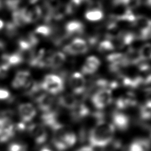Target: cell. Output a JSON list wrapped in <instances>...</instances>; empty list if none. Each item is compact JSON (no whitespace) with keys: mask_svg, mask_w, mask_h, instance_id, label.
I'll use <instances>...</instances> for the list:
<instances>
[{"mask_svg":"<svg viewBox=\"0 0 151 151\" xmlns=\"http://www.w3.org/2000/svg\"><path fill=\"white\" fill-rule=\"evenodd\" d=\"M115 127L111 123L104 120L97 122L91 129L88 140L91 147H103L108 145L113 140Z\"/></svg>","mask_w":151,"mask_h":151,"instance_id":"1","label":"cell"},{"mask_svg":"<svg viewBox=\"0 0 151 151\" xmlns=\"http://www.w3.org/2000/svg\"><path fill=\"white\" fill-rule=\"evenodd\" d=\"M52 143L57 149L60 151L65 150L73 146L77 140L76 134L67 129L63 124L54 130Z\"/></svg>","mask_w":151,"mask_h":151,"instance_id":"2","label":"cell"},{"mask_svg":"<svg viewBox=\"0 0 151 151\" xmlns=\"http://www.w3.org/2000/svg\"><path fill=\"white\" fill-rule=\"evenodd\" d=\"M40 86L43 91L47 92L49 94L55 95L62 92L64 88L63 78L61 76L54 74L46 75Z\"/></svg>","mask_w":151,"mask_h":151,"instance_id":"3","label":"cell"},{"mask_svg":"<svg viewBox=\"0 0 151 151\" xmlns=\"http://www.w3.org/2000/svg\"><path fill=\"white\" fill-rule=\"evenodd\" d=\"M112 92L109 88H100L91 97V101L96 108L103 109L112 102Z\"/></svg>","mask_w":151,"mask_h":151,"instance_id":"4","label":"cell"},{"mask_svg":"<svg viewBox=\"0 0 151 151\" xmlns=\"http://www.w3.org/2000/svg\"><path fill=\"white\" fill-rule=\"evenodd\" d=\"M88 50V45L85 40L76 37L63 47L64 53L71 55H78L86 53Z\"/></svg>","mask_w":151,"mask_h":151,"instance_id":"5","label":"cell"},{"mask_svg":"<svg viewBox=\"0 0 151 151\" xmlns=\"http://www.w3.org/2000/svg\"><path fill=\"white\" fill-rule=\"evenodd\" d=\"M68 84L74 95L78 96L83 94L86 89V81L81 73H73L68 78Z\"/></svg>","mask_w":151,"mask_h":151,"instance_id":"6","label":"cell"},{"mask_svg":"<svg viewBox=\"0 0 151 151\" xmlns=\"http://www.w3.org/2000/svg\"><path fill=\"white\" fill-rule=\"evenodd\" d=\"M28 130L37 145H42L47 141L48 133L43 124L38 123L32 124L28 127Z\"/></svg>","mask_w":151,"mask_h":151,"instance_id":"7","label":"cell"},{"mask_svg":"<svg viewBox=\"0 0 151 151\" xmlns=\"http://www.w3.org/2000/svg\"><path fill=\"white\" fill-rule=\"evenodd\" d=\"M22 12L26 24L37 21L42 15V10L40 6L34 4L29 8H22Z\"/></svg>","mask_w":151,"mask_h":151,"instance_id":"8","label":"cell"},{"mask_svg":"<svg viewBox=\"0 0 151 151\" xmlns=\"http://www.w3.org/2000/svg\"><path fill=\"white\" fill-rule=\"evenodd\" d=\"M18 113L22 122L27 123L34 119L37 114V111L31 103H24L19 106Z\"/></svg>","mask_w":151,"mask_h":151,"instance_id":"9","label":"cell"},{"mask_svg":"<svg viewBox=\"0 0 151 151\" xmlns=\"http://www.w3.org/2000/svg\"><path fill=\"white\" fill-rule=\"evenodd\" d=\"M32 81L31 74L26 70L18 71L12 82V86L15 88L26 87Z\"/></svg>","mask_w":151,"mask_h":151,"instance_id":"10","label":"cell"},{"mask_svg":"<svg viewBox=\"0 0 151 151\" xmlns=\"http://www.w3.org/2000/svg\"><path fill=\"white\" fill-rule=\"evenodd\" d=\"M38 108L43 113L52 110L55 103V100L52 95L47 93H42L35 100Z\"/></svg>","mask_w":151,"mask_h":151,"instance_id":"11","label":"cell"},{"mask_svg":"<svg viewBox=\"0 0 151 151\" xmlns=\"http://www.w3.org/2000/svg\"><path fill=\"white\" fill-rule=\"evenodd\" d=\"M101 64L100 60L98 57L94 55L88 57L81 67V74L90 75L94 74L99 68Z\"/></svg>","mask_w":151,"mask_h":151,"instance_id":"12","label":"cell"},{"mask_svg":"<svg viewBox=\"0 0 151 151\" xmlns=\"http://www.w3.org/2000/svg\"><path fill=\"white\" fill-rule=\"evenodd\" d=\"M112 121L114 127L122 131L127 130L130 124L129 117L119 111H116L113 113Z\"/></svg>","mask_w":151,"mask_h":151,"instance_id":"13","label":"cell"},{"mask_svg":"<svg viewBox=\"0 0 151 151\" xmlns=\"http://www.w3.org/2000/svg\"><path fill=\"white\" fill-rule=\"evenodd\" d=\"M65 37L82 34L84 31V25L78 20H72L66 23L64 27Z\"/></svg>","mask_w":151,"mask_h":151,"instance_id":"14","label":"cell"},{"mask_svg":"<svg viewBox=\"0 0 151 151\" xmlns=\"http://www.w3.org/2000/svg\"><path fill=\"white\" fill-rule=\"evenodd\" d=\"M116 106L118 110H124L136 105L137 100L132 93H128L124 96H121L116 101Z\"/></svg>","mask_w":151,"mask_h":151,"instance_id":"15","label":"cell"},{"mask_svg":"<svg viewBox=\"0 0 151 151\" xmlns=\"http://www.w3.org/2000/svg\"><path fill=\"white\" fill-rule=\"evenodd\" d=\"M66 61V56L63 52L55 51L50 54L48 67L58 69L61 67Z\"/></svg>","mask_w":151,"mask_h":151,"instance_id":"16","label":"cell"},{"mask_svg":"<svg viewBox=\"0 0 151 151\" xmlns=\"http://www.w3.org/2000/svg\"><path fill=\"white\" fill-rule=\"evenodd\" d=\"M58 103L61 107L71 110L77 105L78 101L75 95L67 93L60 96L58 99Z\"/></svg>","mask_w":151,"mask_h":151,"instance_id":"17","label":"cell"},{"mask_svg":"<svg viewBox=\"0 0 151 151\" xmlns=\"http://www.w3.org/2000/svg\"><path fill=\"white\" fill-rule=\"evenodd\" d=\"M71 114L74 120L79 121L84 119L90 114V110L86 104L78 102L75 107L71 110Z\"/></svg>","mask_w":151,"mask_h":151,"instance_id":"18","label":"cell"},{"mask_svg":"<svg viewBox=\"0 0 151 151\" xmlns=\"http://www.w3.org/2000/svg\"><path fill=\"white\" fill-rule=\"evenodd\" d=\"M104 13L101 6H91L85 13L86 18L90 21H98L103 18Z\"/></svg>","mask_w":151,"mask_h":151,"instance_id":"19","label":"cell"},{"mask_svg":"<svg viewBox=\"0 0 151 151\" xmlns=\"http://www.w3.org/2000/svg\"><path fill=\"white\" fill-rule=\"evenodd\" d=\"M149 147V141L146 139H139L131 143L127 151H147Z\"/></svg>","mask_w":151,"mask_h":151,"instance_id":"20","label":"cell"},{"mask_svg":"<svg viewBox=\"0 0 151 151\" xmlns=\"http://www.w3.org/2000/svg\"><path fill=\"white\" fill-rule=\"evenodd\" d=\"M33 34L38 40L41 37H48L52 34V28L48 25H41L35 28Z\"/></svg>","mask_w":151,"mask_h":151,"instance_id":"21","label":"cell"},{"mask_svg":"<svg viewBox=\"0 0 151 151\" xmlns=\"http://www.w3.org/2000/svg\"><path fill=\"white\" fill-rule=\"evenodd\" d=\"M138 54L141 61H148L150 59L151 57L150 44L146 43L143 44L138 51Z\"/></svg>","mask_w":151,"mask_h":151,"instance_id":"22","label":"cell"},{"mask_svg":"<svg viewBox=\"0 0 151 151\" xmlns=\"http://www.w3.org/2000/svg\"><path fill=\"white\" fill-rule=\"evenodd\" d=\"M151 115V103L148 100L140 108V116L142 120H149Z\"/></svg>","mask_w":151,"mask_h":151,"instance_id":"23","label":"cell"},{"mask_svg":"<svg viewBox=\"0 0 151 151\" xmlns=\"http://www.w3.org/2000/svg\"><path fill=\"white\" fill-rule=\"evenodd\" d=\"M115 49V45L113 41L106 39L101 41L98 45V50L101 52H107L112 51Z\"/></svg>","mask_w":151,"mask_h":151,"instance_id":"24","label":"cell"},{"mask_svg":"<svg viewBox=\"0 0 151 151\" xmlns=\"http://www.w3.org/2000/svg\"><path fill=\"white\" fill-rule=\"evenodd\" d=\"M24 61L21 54L17 52L14 54H8V63L10 66H15L21 64Z\"/></svg>","mask_w":151,"mask_h":151,"instance_id":"25","label":"cell"},{"mask_svg":"<svg viewBox=\"0 0 151 151\" xmlns=\"http://www.w3.org/2000/svg\"><path fill=\"white\" fill-rule=\"evenodd\" d=\"M17 32V27L12 22H8L5 25V32L6 34L9 37H12L16 35Z\"/></svg>","mask_w":151,"mask_h":151,"instance_id":"26","label":"cell"},{"mask_svg":"<svg viewBox=\"0 0 151 151\" xmlns=\"http://www.w3.org/2000/svg\"><path fill=\"white\" fill-rule=\"evenodd\" d=\"M142 2V0H124V5L129 9L133 10L138 8Z\"/></svg>","mask_w":151,"mask_h":151,"instance_id":"27","label":"cell"},{"mask_svg":"<svg viewBox=\"0 0 151 151\" xmlns=\"http://www.w3.org/2000/svg\"><path fill=\"white\" fill-rule=\"evenodd\" d=\"M25 146L19 143H12L9 145L8 151H25Z\"/></svg>","mask_w":151,"mask_h":151,"instance_id":"28","label":"cell"},{"mask_svg":"<svg viewBox=\"0 0 151 151\" xmlns=\"http://www.w3.org/2000/svg\"><path fill=\"white\" fill-rule=\"evenodd\" d=\"M10 98V93L4 88H0V100H7Z\"/></svg>","mask_w":151,"mask_h":151,"instance_id":"29","label":"cell"},{"mask_svg":"<svg viewBox=\"0 0 151 151\" xmlns=\"http://www.w3.org/2000/svg\"><path fill=\"white\" fill-rule=\"evenodd\" d=\"M76 151H94V150L90 146H86L78 149Z\"/></svg>","mask_w":151,"mask_h":151,"instance_id":"30","label":"cell"},{"mask_svg":"<svg viewBox=\"0 0 151 151\" xmlns=\"http://www.w3.org/2000/svg\"><path fill=\"white\" fill-rule=\"evenodd\" d=\"M4 124V121L3 119H0V133H1Z\"/></svg>","mask_w":151,"mask_h":151,"instance_id":"31","label":"cell"},{"mask_svg":"<svg viewBox=\"0 0 151 151\" xmlns=\"http://www.w3.org/2000/svg\"><path fill=\"white\" fill-rule=\"evenodd\" d=\"M145 4L150 7V4H151V0H145Z\"/></svg>","mask_w":151,"mask_h":151,"instance_id":"32","label":"cell"},{"mask_svg":"<svg viewBox=\"0 0 151 151\" xmlns=\"http://www.w3.org/2000/svg\"><path fill=\"white\" fill-rule=\"evenodd\" d=\"M4 22H3L1 19H0V29H2V28L4 27Z\"/></svg>","mask_w":151,"mask_h":151,"instance_id":"33","label":"cell"},{"mask_svg":"<svg viewBox=\"0 0 151 151\" xmlns=\"http://www.w3.org/2000/svg\"><path fill=\"white\" fill-rule=\"evenodd\" d=\"M40 151H51V150H50L49 148L48 147H43L41 149Z\"/></svg>","mask_w":151,"mask_h":151,"instance_id":"34","label":"cell"},{"mask_svg":"<svg viewBox=\"0 0 151 151\" xmlns=\"http://www.w3.org/2000/svg\"><path fill=\"white\" fill-rule=\"evenodd\" d=\"M2 3L1 1L0 0V9L2 8Z\"/></svg>","mask_w":151,"mask_h":151,"instance_id":"35","label":"cell"}]
</instances>
